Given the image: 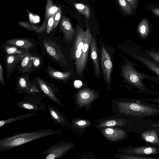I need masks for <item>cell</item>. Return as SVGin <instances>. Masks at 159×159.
Here are the masks:
<instances>
[{
    "label": "cell",
    "mask_w": 159,
    "mask_h": 159,
    "mask_svg": "<svg viewBox=\"0 0 159 159\" xmlns=\"http://www.w3.org/2000/svg\"><path fill=\"white\" fill-rule=\"evenodd\" d=\"M0 82L2 85L3 86L4 80L3 75V69L1 63L0 64Z\"/></svg>",
    "instance_id": "obj_37"
},
{
    "label": "cell",
    "mask_w": 159,
    "mask_h": 159,
    "mask_svg": "<svg viewBox=\"0 0 159 159\" xmlns=\"http://www.w3.org/2000/svg\"><path fill=\"white\" fill-rule=\"evenodd\" d=\"M43 98L34 93H28L24 97L23 100L17 102L16 105L22 109L46 112V105Z\"/></svg>",
    "instance_id": "obj_4"
},
{
    "label": "cell",
    "mask_w": 159,
    "mask_h": 159,
    "mask_svg": "<svg viewBox=\"0 0 159 159\" xmlns=\"http://www.w3.org/2000/svg\"><path fill=\"white\" fill-rule=\"evenodd\" d=\"M101 60L104 77L107 83H110L113 65L109 52L103 46L101 49Z\"/></svg>",
    "instance_id": "obj_10"
},
{
    "label": "cell",
    "mask_w": 159,
    "mask_h": 159,
    "mask_svg": "<svg viewBox=\"0 0 159 159\" xmlns=\"http://www.w3.org/2000/svg\"><path fill=\"white\" fill-rule=\"evenodd\" d=\"M135 59L142 63L148 68L159 75V66L144 57L133 55Z\"/></svg>",
    "instance_id": "obj_22"
},
{
    "label": "cell",
    "mask_w": 159,
    "mask_h": 159,
    "mask_svg": "<svg viewBox=\"0 0 159 159\" xmlns=\"http://www.w3.org/2000/svg\"><path fill=\"white\" fill-rule=\"evenodd\" d=\"M72 143L60 141L49 147L42 154L45 155V159H57L70 151L74 146Z\"/></svg>",
    "instance_id": "obj_5"
},
{
    "label": "cell",
    "mask_w": 159,
    "mask_h": 159,
    "mask_svg": "<svg viewBox=\"0 0 159 159\" xmlns=\"http://www.w3.org/2000/svg\"><path fill=\"white\" fill-rule=\"evenodd\" d=\"M151 11L153 13L159 17V8H152L151 9Z\"/></svg>",
    "instance_id": "obj_39"
},
{
    "label": "cell",
    "mask_w": 159,
    "mask_h": 159,
    "mask_svg": "<svg viewBox=\"0 0 159 159\" xmlns=\"http://www.w3.org/2000/svg\"><path fill=\"white\" fill-rule=\"evenodd\" d=\"M60 27L64 34L65 40L67 42H71L76 32L73 28L69 20L66 17H63L61 21Z\"/></svg>",
    "instance_id": "obj_17"
},
{
    "label": "cell",
    "mask_w": 159,
    "mask_h": 159,
    "mask_svg": "<svg viewBox=\"0 0 159 159\" xmlns=\"http://www.w3.org/2000/svg\"><path fill=\"white\" fill-rule=\"evenodd\" d=\"M91 123V121L88 120L75 119L72 121V125L73 127L80 129L86 128Z\"/></svg>",
    "instance_id": "obj_28"
},
{
    "label": "cell",
    "mask_w": 159,
    "mask_h": 159,
    "mask_svg": "<svg viewBox=\"0 0 159 159\" xmlns=\"http://www.w3.org/2000/svg\"><path fill=\"white\" fill-rule=\"evenodd\" d=\"M140 136L141 140L147 145L158 147L159 145V127H152L145 130Z\"/></svg>",
    "instance_id": "obj_11"
},
{
    "label": "cell",
    "mask_w": 159,
    "mask_h": 159,
    "mask_svg": "<svg viewBox=\"0 0 159 159\" xmlns=\"http://www.w3.org/2000/svg\"><path fill=\"white\" fill-rule=\"evenodd\" d=\"M85 31L80 26L76 28L72 52V57L75 61L76 70L78 67L80 58L84 42Z\"/></svg>",
    "instance_id": "obj_6"
},
{
    "label": "cell",
    "mask_w": 159,
    "mask_h": 159,
    "mask_svg": "<svg viewBox=\"0 0 159 159\" xmlns=\"http://www.w3.org/2000/svg\"><path fill=\"white\" fill-rule=\"evenodd\" d=\"M122 74L123 78L129 83L138 89L139 92L151 94H158L159 91L151 90L147 88L142 82V80L148 78L147 75L137 71L129 63L123 66Z\"/></svg>",
    "instance_id": "obj_3"
},
{
    "label": "cell",
    "mask_w": 159,
    "mask_h": 159,
    "mask_svg": "<svg viewBox=\"0 0 159 159\" xmlns=\"http://www.w3.org/2000/svg\"><path fill=\"white\" fill-rule=\"evenodd\" d=\"M158 147H159V145H158Z\"/></svg>",
    "instance_id": "obj_40"
},
{
    "label": "cell",
    "mask_w": 159,
    "mask_h": 159,
    "mask_svg": "<svg viewBox=\"0 0 159 159\" xmlns=\"http://www.w3.org/2000/svg\"><path fill=\"white\" fill-rule=\"evenodd\" d=\"M55 13L50 16L48 20L46 29V32L48 34L50 33L53 27Z\"/></svg>",
    "instance_id": "obj_32"
},
{
    "label": "cell",
    "mask_w": 159,
    "mask_h": 159,
    "mask_svg": "<svg viewBox=\"0 0 159 159\" xmlns=\"http://www.w3.org/2000/svg\"><path fill=\"white\" fill-rule=\"evenodd\" d=\"M122 152L127 155L137 156L156 155L159 154V147L148 145L131 146L125 148Z\"/></svg>",
    "instance_id": "obj_7"
},
{
    "label": "cell",
    "mask_w": 159,
    "mask_h": 159,
    "mask_svg": "<svg viewBox=\"0 0 159 159\" xmlns=\"http://www.w3.org/2000/svg\"><path fill=\"white\" fill-rule=\"evenodd\" d=\"M27 51L21 61L20 69L21 71L25 72L31 70L33 64L32 55L30 53H28Z\"/></svg>",
    "instance_id": "obj_24"
},
{
    "label": "cell",
    "mask_w": 159,
    "mask_h": 159,
    "mask_svg": "<svg viewBox=\"0 0 159 159\" xmlns=\"http://www.w3.org/2000/svg\"><path fill=\"white\" fill-rule=\"evenodd\" d=\"M49 75L53 78L61 80H65L68 78L71 75L70 71L62 72L56 70L49 66L48 70Z\"/></svg>",
    "instance_id": "obj_26"
},
{
    "label": "cell",
    "mask_w": 159,
    "mask_h": 159,
    "mask_svg": "<svg viewBox=\"0 0 159 159\" xmlns=\"http://www.w3.org/2000/svg\"><path fill=\"white\" fill-rule=\"evenodd\" d=\"M138 31L140 37L145 39L148 36L149 32L150 27L148 22L146 18L143 19L138 27Z\"/></svg>",
    "instance_id": "obj_25"
},
{
    "label": "cell",
    "mask_w": 159,
    "mask_h": 159,
    "mask_svg": "<svg viewBox=\"0 0 159 159\" xmlns=\"http://www.w3.org/2000/svg\"><path fill=\"white\" fill-rule=\"evenodd\" d=\"M96 94L91 89L87 88L80 90L77 95V102L80 107L88 105L95 99Z\"/></svg>",
    "instance_id": "obj_13"
},
{
    "label": "cell",
    "mask_w": 159,
    "mask_h": 159,
    "mask_svg": "<svg viewBox=\"0 0 159 159\" xmlns=\"http://www.w3.org/2000/svg\"><path fill=\"white\" fill-rule=\"evenodd\" d=\"M5 42L9 44L27 50L34 46L30 41L23 39H16L6 40Z\"/></svg>",
    "instance_id": "obj_19"
},
{
    "label": "cell",
    "mask_w": 159,
    "mask_h": 159,
    "mask_svg": "<svg viewBox=\"0 0 159 159\" xmlns=\"http://www.w3.org/2000/svg\"><path fill=\"white\" fill-rule=\"evenodd\" d=\"M74 5L79 12L84 16L87 19H89L90 12L89 8L88 6L80 3H75Z\"/></svg>",
    "instance_id": "obj_27"
},
{
    "label": "cell",
    "mask_w": 159,
    "mask_h": 159,
    "mask_svg": "<svg viewBox=\"0 0 159 159\" xmlns=\"http://www.w3.org/2000/svg\"><path fill=\"white\" fill-rule=\"evenodd\" d=\"M118 109L127 116L151 118L159 115V105L140 98L118 102Z\"/></svg>",
    "instance_id": "obj_1"
},
{
    "label": "cell",
    "mask_w": 159,
    "mask_h": 159,
    "mask_svg": "<svg viewBox=\"0 0 159 159\" xmlns=\"http://www.w3.org/2000/svg\"><path fill=\"white\" fill-rule=\"evenodd\" d=\"M48 109L49 117L55 124L63 127L67 125V118L64 115L63 112L60 111L51 103L48 106Z\"/></svg>",
    "instance_id": "obj_16"
},
{
    "label": "cell",
    "mask_w": 159,
    "mask_h": 159,
    "mask_svg": "<svg viewBox=\"0 0 159 159\" xmlns=\"http://www.w3.org/2000/svg\"><path fill=\"white\" fill-rule=\"evenodd\" d=\"M62 133L61 130L50 128L17 133L0 139V151H6L30 142L53 135L61 134Z\"/></svg>",
    "instance_id": "obj_2"
},
{
    "label": "cell",
    "mask_w": 159,
    "mask_h": 159,
    "mask_svg": "<svg viewBox=\"0 0 159 159\" xmlns=\"http://www.w3.org/2000/svg\"><path fill=\"white\" fill-rule=\"evenodd\" d=\"M36 112H28L17 116L10 117L7 119L0 121V128L4 127L19 120L31 117L37 115Z\"/></svg>",
    "instance_id": "obj_20"
},
{
    "label": "cell",
    "mask_w": 159,
    "mask_h": 159,
    "mask_svg": "<svg viewBox=\"0 0 159 159\" xmlns=\"http://www.w3.org/2000/svg\"></svg>",
    "instance_id": "obj_41"
},
{
    "label": "cell",
    "mask_w": 159,
    "mask_h": 159,
    "mask_svg": "<svg viewBox=\"0 0 159 159\" xmlns=\"http://www.w3.org/2000/svg\"><path fill=\"white\" fill-rule=\"evenodd\" d=\"M35 84H31L26 77H21L19 79L18 89L20 93H28L29 90Z\"/></svg>",
    "instance_id": "obj_23"
},
{
    "label": "cell",
    "mask_w": 159,
    "mask_h": 159,
    "mask_svg": "<svg viewBox=\"0 0 159 159\" xmlns=\"http://www.w3.org/2000/svg\"><path fill=\"white\" fill-rule=\"evenodd\" d=\"M102 132L107 139L112 141L123 139L126 135L124 130L118 128L106 127L102 129Z\"/></svg>",
    "instance_id": "obj_14"
},
{
    "label": "cell",
    "mask_w": 159,
    "mask_h": 159,
    "mask_svg": "<svg viewBox=\"0 0 159 159\" xmlns=\"http://www.w3.org/2000/svg\"><path fill=\"white\" fill-rule=\"evenodd\" d=\"M148 54L152 58L159 64V53L153 51H149Z\"/></svg>",
    "instance_id": "obj_35"
},
{
    "label": "cell",
    "mask_w": 159,
    "mask_h": 159,
    "mask_svg": "<svg viewBox=\"0 0 159 159\" xmlns=\"http://www.w3.org/2000/svg\"><path fill=\"white\" fill-rule=\"evenodd\" d=\"M36 80L39 88L46 96L59 106H64L58 98L57 92L54 89L40 78H37Z\"/></svg>",
    "instance_id": "obj_12"
},
{
    "label": "cell",
    "mask_w": 159,
    "mask_h": 159,
    "mask_svg": "<svg viewBox=\"0 0 159 159\" xmlns=\"http://www.w3.org/2000/svg\"><path fill=\"white\" fill-rule=\"evenodd\" d=\"M90 57L94 69V74L98 79L100 78V66L97 48L95 40L92 37L90 45Z\"/></svg>",
    "instance_id": "obj_18"
},
{
    "label": "cell",
    "mask_w": 159,
    "mask_h": 159,
    "mask_svg": "<svg viewBox=\"0 0 159 159\" xmlns=\"http://www.w3.org/2000/svg\"><path fill=\"white\" fill-rule=\"evenodd\" d=\"M43 44L47 53L55 60L66 64V60L59 46L55 42L51 40L44 39Z\"/></svg>",
    "instance_id": "obj_9"
},
{
    "label": "cell",
    "mask_w": 159,
    "mask_h": 159,
    "mask_svg": "<svg viewBox=\"0 0 159 159\" xmlns=\"http://www.w3.org/2000/svg\"><path fill=\"white\" fill-rule=\"evenodd\" d=\"M58 7L55 5L49 6L47 9V17H49L52 15L55 14L57 11Z\"/></svg>",
    "instance_id": "obj_34"
},
{
    "label": "cell",
    "mask_w": 159,
    "mask_h": 159,
    "mask_svg": "<svg viewBox=\"0 0 159 159\" xmlns=\"http://www.w3.org/2000/svg\"><path fill=\"white\" fill-rule=\"evenodd\" d=\"M5 52L8 54H20L25 53L27 50H21L14 46L5 45L4 47Z\"/></svg>",
    "instance_id": "obj_29"
},
{
    "label": "cell",
    "mask_w": 159,
    "mask_h": 159,
    "mask_svg": "<svg viewBox=\"0 0 159 159\" xmlns=\"http://www.w3.org/2000/svg\"><path fill=\"white\" fill-rule=\"evenodd\" d=\"M25 53L20 54H8L6 56L5 59L7 75L8 78L15 70L17 64L22 61Z\"/></svg>",
    "instance_id": "obj_15"
},
{
    "label": "cell",
    "mask_w": 159,
    "mask_h": 159,
    "mask_svg": "<svg viewBox=\"0 0 159 159\" xmlns=\"http://www.w3.org/2000/svg\"><path fill=\"white\" fill-rule=\"evenodd\" d=\"M128 122L126 119L119 118L103 121L97 126V128L122 126L126 125Z\"/></svg>",
    "instance_id": "obj_21"
},
{
    "label": "cell",
    "mask_w": 159,
    "mask_h": 159,
    "mask_svg": "<svg viewBox=\"0 0 159 159\" xmlns=\"http://www.w3.org/2000/svg\"><path fill=\"white\" fill-rule=\"evenodd\" d=\"M120 7L127 14L132 13V8L126 0H117Z\"/></svg>",
    "instance_id": "obj_30"
},
{
    "label": "cell",
    "mask_w": 159,
    "mask_h": 159,
    "mask_svg": "<svg viewBox=\"0 0 159 159\" xmlns=\"http://www.w3.org/2000/svg\"><path fill=\"white\" fill-rule=\"evenodd\" d=\"M61 11L60 7H58V10L56 13L54 18V24L53 28H55L57 25L58 23L59 22L61 17Z\"/></svg>",
    "instance_id": "obj_33"
},
{
    "label": "cell",
    "mask_w": 159,
    "mask_h": 159,
    "mask_svg": "<svg viewBox=\"0 0 159 159\" xmlns=\"http://www.w3.org/2000/svg\"><path fill=\"white\" fill-rule=\"evenodd\" d=\"M92 36L89 27L85 31L84 42L78 69L76 70L78 74L80 75L85 68L87 60L89 47L90 45Z\"/></svg>",
    "instance_id": "obj_8"
},
{
    "label": "cell",
    "mask_w": 159,
    "mask_h": 159,
    "mask_svg": "<svg viewBox=\"0 0 159 159\" xmlns=\"http://www.w3.org/2000/svg\"><path fill=\"white\" fill-rule=\"evenodd\" d=\"M140 98L159 105V98Z\"/></svg>",
    "instance_id": "obj_36"
},
{
    "label": "cell",
    "mask_w": 159,
    "mask_h": 159,
    "mask_svg": "<svg viewBox=\"0 0 159 159\" xmlns=\"http://www.w3.org/2000/svg\"><path fill=\"white\" fill-rule=\"evenodd\" d=\"M129 3L132 9L136 8L137 5V0H126Z\"/></svg>",
    "instance_id": "obj_38"
},
{
    "label": "cell",
    "mask_w": 159,
    "mask_h": 159,
    "mask_svg": "<svg viewBox=\"0 0 159 159\" xmlns=\"http://www.w3.org/2000/svg\"><path fill=\"white\" fill-rule=\"evenodd\" d=\"M117 158L120 159H159V158L154 157H143L129 155H120Z\"/></svg>",
    "instance_id": "obj_31"
}]
</instances>
